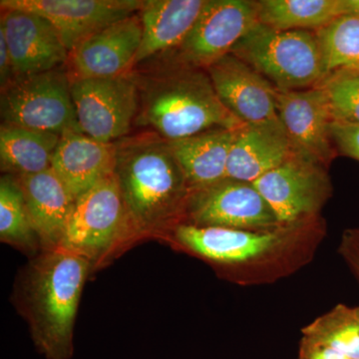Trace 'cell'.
<instances>
[{"label":"cell","instance_id":"obj_1","mask_svg":"<svg viewBox=\"0 0 359 359\" xmlns=\"http://www.w3.org/2000/svg\"><path fill=\"white\" fill-rule=\"evenodd\" d=\"M115 144V175L138 233L183 223L191 190L169 142L146 132Z\"/></svg>","mask_w":359,"mask_h":359},{"label":"cell","instance_id":"obj_2","mask_svg":"<svg viewBox=\"0 0 359 359\" xmlns=\"http://www.w3.org/2000/svg\"><path fill=\"white\" fill-rule=\"evenodd\" d=\"M132 72L139 91L135 123L165 140L245 125L224 107L205 69L162 63L149 72Z\"/></svg>","mask_w":359,"mask_h":359},{"label":"cell","instance_id":"obj_3","mask_svg":"<svg viewBox=\"0 0 359 359\" xmlns=\"http://www.w3.org/2000/svg\"><path fill=\"white\" fill-rule=\"evenodd\" d=\"M91 261L58 247L40 257L26 290L28 318L35 346L47 359H69L73 327Z\"/></svg>","mask_w":359,"mask_h":359},{"label":"cell","instance_id":"obj_4","mask_svg":"<svg viewBox=\"0 0 359 359\" xmlns=\"http://www.w3.org/2000/svg\"><path fill=\"white\" fill-rule=\"evenodd\" d=\"M231 54L278 91L313 88L325 76L316 32L273 29L259 22Z\"/></svg>","mask_w":359,"mask_h":359},{"label":"cell","instance_id":"obj_5","mask_svg":"<svg viewBox=\"0 0 359 359\" xmlns=\"http://www.w3.org/2000/svg\"><path fill=\"white\" fill-rule=\"evenodd\" d=\"M4 124L56 135L80 131L71 95V80L62 68L15 78L0 94Z\"/></svg>","mask_w":359,"mask_h":359},{"label":"cell","instance_id":"obj_6","mask_svg":"<svg viewBox=\"0 0 359 359\" xmlns=\"http://www.w3.org/2000/svg\"><path fill=\"white\" fill-rule=\"evenodd\" d=\"M133 235L139 233L114 173L78 198L59 245L93 261Z\"/></svg>","mask_w":359,"mask_h":359},{"label":"cell","instance_id":"obj_7","mask_svg":"<svg viewBox=\"0 0 359 359\" xmlns=\"http://www.w3.org/2000/svg\"><path fill=\"white\" fill-rule=\"evenodd\" d=\"M259 23L255 0H205L190 32L163 63L207 69Z\"/></svg>","mask_w":359,"mask_h":359},{"label":"cell","instance_id":"obj_8","mask_svg":"<svg viewBox=\"0 0 359 359\" xmlns=\"http://www.w3.org/2000/svg\"><path fill=\"white\" fill-rule=\"evenodd\" d=\"M80 131L104 143L127 137L136 121L139 91L133 72L123 76L71 80Z\"/></svg>","mask_w":359,"mask_h":359},{"label":"cell","instance_id":"obj_9","mask_svg":"<svg viewBox=\"0 0 359 359\" xmlns=\"http://www.w3.org/2000/svg\"><path fill=\"white\" fill-rule=\"evenodd\" d=\"M252 184L283 226L316 221L332 194L327 168L297 153Z\"/></svg>","mask_w":359,"mask_h":359},{"label":"cell","instance_id":"obj_10","mask_svg":"<svg viewBox=\"0 0 359 359\" xmlns=\"http://www.w3.org/2000/svg\"><path fill=\"white\" fill-rule=\"evenodd\" d=\"M183 223L245 231L283 228L252 183L226 178L194 190Z\"/></svg>","mask_w":359,"mask_h":359},{"label":"cell","instance_id":"obj_11","mask_svg":"<svg viewBox=\"0 0 359 359\" xmlns=\"http://www.w3.org/2000/svg\"><path fill=\"white\" fill-rule=\"evenodd\" d=\"M142 34L138 11L87 37L69 52L66 66L70 80L129 74L135 67Z\"/></svg>","mask_w":359,"mask_h":359},{"label":"cell","instance_id":"obj_12","mask_svg":"<svg viewBox=\"0 0 359 359\" xmlns=\"http://www.w3.org/2000/svg\"><path fill=\"white\" fill-rule=\"evenodd\" d=\"M143 0H1V9L39 14L54 26L68 51L94 33L140 11Z\"/></svg>","mask_w":359,"mask_h":359},{"label":"cell","instance_id":"obj_13","mask_svg":"<svg viewBox=\"0 0 359 359\" xmlns=\"http://www.w3.org/2000/svg\"><path fill=\"white\" fill-rule=\"evenodd\" d=\"M0 33L11 53L15 77L62 68L69 51L54 26L39 14L22 9H1Z\"/></svg>","mask_w":359,"mask_h":359},{"label":"cell","instance_id":"obj_14","mask_svg":"<svg viewBox=\"0 0 359 359\" xmlns=\"http://www.w3.org/2000/svg\"><path fill=\"white\" fill-rule=\"evenodd\" d=\"M276 111L294 152L330 167L337 157L332 116L318 86L276 93Z\"/></svg>","mask_w":359,"mask_h":359},{"label":"cell","instance_id":"obj_15","mask_svg":"<svg viewBox=\"0 0 359 359\" xmlns=\"http://www.w3.org/2000/svg\"><path fill=\"white\" fill-rule=\"evenodd\" d=\"M205 71L221 102L243 124L280 121L278 90L244 61L230 53Z\"/></svg>","mask_w":359,"mask_h":359},{"label":"cell","instance_id":"obj_16","mask_svg":"<svg viewBox=\"0 0 359 359\" xmlns=\"http://www.w3.org/2000/svg\"><path fill=\"white\" fill-rule=\"evenodd\" d=\"M308 223L290 224L275 231H245L180 223L177 241L196 254L226 264H242L266 256L280 248L292 233Z\"/></svg>","mask_w":359,"mask_h":359},{"label":"cell","instance_id":"obj_17","mask_svg":"<svg viewBox=\"0 0 359 359\" xmlns=\"http://www.w3.org/2000/svg\"><path fill=\"white\" fill-rule=\"evenodd\" d=\"M116 144L104 143L81 131L61 135L51 168L77 200L115 173Z\"/></svg>","mask_w":359,"mask_h":359},{"label":"cell","instance_id":"obj_18","mask_svg":"<svg viewBox=\"0 0 359 359\" xmlns=\"http://www.w3.org/2000/svg\"><path fill=\"white\" fill-rule=\"evenodd\" d=\"M294 153L280 121L244 125L231 146L226 178L255 183Z\"/></svg>","mask_w":359,"mask_h":359},{"label":"cell","instance_id":"obj_19","mask_svg":"<svg viewBox=\"0 0 359 359\" xmlns=\"http://www.w3.org/2000/svg\"><path fill=\"white\" fill-rule=\"evenodd\" d=\"M25 196L33 231L49 249L58 247L74 210V199L50 169L15 177Z\"/></svg>","mask_w":359,"mask_h":359},{"label":"cell","instance_id":"obj_20","mask_svg":"<svg viewBox=\"0 0 359 359\" xmlns=\"http://www.w3.org/2000/svg\"><path fill=\"white\" fill-rule=\"evenodd\" d=\"M205 0H143L139 14L143 34L135 66L167 55L182 43Z\"/></svg>","mask_w":359,"mask_h":359},{"label":"cell","instance_id":"obj_21","mask_svg":"<svg viewBox=\"0 0 359 359\" xmlns=\"http://www.w3.org/2000/svg\"><path fill=\"white\" fill-rule=\"evenodd\" d=\"M240 129H212L168 141L191 192L226 178L229 155Z\"/></svg>","mask_w":359,"mask_h":359},{"label":"cell","instance_id":"obj_22","mask_svg":"<svg viewBox=\"0 0 359 359\" xmlns=\"http://www.w3.org/2000/svg\"><path fill=\"white\" fill-rule=\"evenodd\" d=\"M259 22L278 30L316 32L354 15L353 0H257Z\"/></svg>","mask_w":359,"mask_h":359},{"label":"cell","instance_id":"obj_23","mask_svg":"<svg viewBox=\"0 0 359 359\" xmlns=\"http://www.w3.org/2000/svg\"><path fill=\"white\" fill-rule=\"evenodd\" d=\"M59 135L4 124L0 127L1 171L18 177L50 169Z\"/></svg>","mask_w":359,"mask_h":359},{"label":"cell","instance_id":"obj_24","mask_svg":"<svg viewBox=\"0 0 359 359\" xmlns=\"http://www.w3.org/2000/svg\"><path fill=\"white\" fill-rule=\"evenodd\" d=\"M325 74L359 68V18L344 16L316 30Z\"/></svg>","mask_w":359,"mask_h":359},{"label":"cell","instance_id":"obj_25","mask_svg":"<svg viewBox=\"0 0 359 359\" xmlns=\"http://www.w3.org/2000/svg\"><path fill=\"white\" fill-rule=\"evenodd\" d=\"M316 86L325 97L332 122L359 126V68L328 73Z\"/></svg>","mask_w":359,"mask_h":359},{"label":"cell","instance_id":"obj_26","mask_svg":"<svg viewBox=\"0 0 359 359\" xmlns=\"http://www.w3.org/2000/svg\"><path fill=\"white\" fill-rule=\"evenodd\" d=\"M34 235L20 184L15 177L4 175L0 181V236L7 242L29 245Z\"/></svg>","mask_w":359,"mask_h":359},{"label":"cell","instance_id":"obj_27","mask_svg":"<svg viewBox=\"0 0 359 359\" xmlns=\"http://www.w3.org/2000/svg\"><path fill=\"white\" fill-rule=\"evenodd\" d=\"M330 134L337 154L359 161V126L332 122Z\"/></svg>","mask_w":359,"mask_h":359},{"label":"cell","instance_id":"obj_28","mask_svg":"<svg viewBox=\"0 0 359 359\" xmlns=\"http://www.w3.org/2000/svg\"><path fill=\"white\" fill-rule=\"evenodd\" d=\"M13 61L4 34L0 33V86L1 90L8 86L15 79Z\"/></svg>","mask_w":359,"mask_h":359},{"label":"cell","instance_id":"obj_29","mask_svg":"<svg viewBox=\"0 0 359 359\" xmlns=\"http://www.w3.org/2000/svg\"><path fill=\"white\" fill-rule=\"evenodd\" d=\"M358 268H359V264H358Z\"/></svg>","mask_w":359,"mask_h":359}]
</instances>
